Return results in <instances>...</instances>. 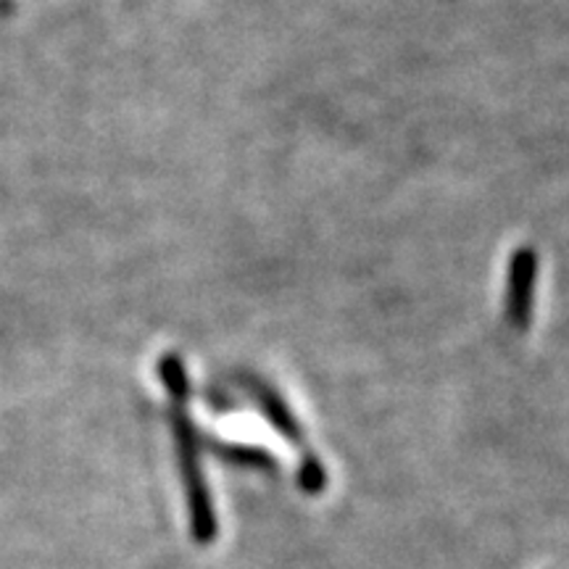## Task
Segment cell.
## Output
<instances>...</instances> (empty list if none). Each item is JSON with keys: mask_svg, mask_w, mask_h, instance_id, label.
<instances>
[{"mask_svg": "<svg viewBox=\"0 0 569 569\" xmlns=\"http://www.w3.org/2000/svg\"><path fill=\"white\" fill-rule=\"evenodd\" d=\"M180 457H182V478H184V493H188V509H190V532L198 546H209L217 540V515H213V501L209 488L201 478L198 469L193 446H190V430L180 425Z\"/></svg>", "mask_w": 569, "mask_h": 569, "instance_id": "6da1fadb", "label": "cell"}, {"mask_svg": "<svg viewBox=\"0 0 569 569\" xmlns=\"http://www.w3.org/2000/svg\"><path fill=\"white\" fill-rule=\"evenodd\" d=\"M325 480L327 478H325L322 465H319V461H315V459H306V465L301 469V486H303L306 493H311V496L322 493Z\"/></svg>", "mask_w": 569, "mask_h": 569, "instance_id": "7a4b0ae2", "label": "cell"}]
</instances>
